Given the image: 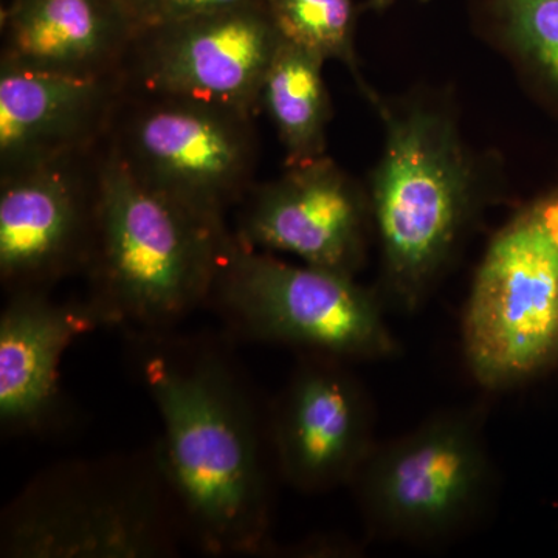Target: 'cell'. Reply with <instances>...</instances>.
<instances>
[{"mask_svg":"<svg viewBox=\"0 0 558 558\" xmlns=\"http://www.w3.org/2000/svg\"><path fill=\"white\" fill-rule=\"evenodd\" d=\"M132 368L160 414L154 440L189 545L211 557L274 550L275 468L263 409L230 340L126 332Z\"/></svg>","mask_w":558,"mask_h":558,"instance_id":"6da1fadb","label":"cell"},{"mask_svg":"<svg viewBox=\"0 0 558 558\" xmlns=\"http://www.w3.org/2000/svg\"><path fill=\"white\" fill-rule=\"evenodd\" d=\"M385 142L368 194L385 304L416 312L490 202L480 161L440 102L369 100Z\"/></svg>","mask_w":558,"mask_h":558,"instance_id":"7a4b0ae2","label":"cell"},{"mask_svg":"<svg viewBox=\"0 0 558 558\" xmlns=\"http://www.w3.org/2000/svg\"><path fill=\"white\" fill-rule=\"evenodd\" d=\"M234 231L150 191L102 150L97 234L86 301L101 326L124 332L178 328L208 306Z\"/></svg>","mask_w":558,"mask_h":558,"instance_id":"3957f363","label":"cell"},{"mask_svg":"<svg viewBox=\"0 0 558 558\" xmlns=\"http://www.w3.org/2000/svg\"><path fill=\"white\" fill-rule=\"evenodd\" d=\"M189 545L156 447L40 470L0 515L3 558H168Z\"/></svg>","mask_w":558,"mask_h":558,"instance_id":"277c9868","label":"cell"},{"mask_svg":"<svg viewBox=\"0 0 558 558\" xmlns=\"http://www.w3.org/2000/svg\"><path fill=\"white\" fill-rule=\"evenodd\" d=\"M461 330L470 376L487 391L558 369V182L521 204L488 241Z\"/></svg>","mask_w":558,"mask_h":558,"instance_id":"5b68a950","label":"cell"},{"mask_svg":"<svg viewBox=\"0 0 558 558\" xmlns=\"http://www.w3.org/2000/svg\"><path fill=\"white\" fill-rule=\"evenodd\" d=\"M484 417L480 407L442 410L376 444L348 486L371 537L436 546L480 523L497 490Z\"/></svg>","mask_w":558,"mask_h":558,"instance_id":"8992f818","label":"cell"},{"mask_svg":"<svg viewBox=\"0 0 558 558\" xmlns=\"http://www.w3.org/2000/svg\"><path fill=\"white\" fill-rule=\"evenodd\" d=\"M208 306L218 312L233 339L349 363L399 354L379 290L349 275L286 263L238 238L220 267Z\"/></svg>","mask_w":558,"mask_h":558,"instance_id":"52a82bcc","label":"cell"},{"mask_svg":"<svg viewBox=\"0 0 558 558\" xmlns=\"http://www.w3.org/2000/svg\"><path fill=\"white\" fill-rule=\"evenodd\" d=\"M253 119L229 106L128 87L106 148L146 189L226 219L256 183Z\"/></svg>","mask_w":558,"mask_h":558,"instance_id":"ba28073f","label":"cell"},{"mask_svg":"<svg viewBox=\"0 0 558 558\" xmlns=\"http://www.w3.org/2000/svg\"><path fill=\"white\" fill-rule=\"evenodd\" d=\"M282 40L269 2L256 0L140 32L123 75L131 89L197 98L256 116Z\"/></svg>","mask_w":558,"mask_h":558,"instance_id":"9c48e42d","label":"cell"},{"mask_svg":"<svg viewBox=\"0 0 558 558\" xmlns=\"http://www.w3.org/2000/svg\"><path fill=\"white\" fill-rule=\"evenodd\" d=\"M105 143L0 175V282L7 295L50 292L86 271L97 234Z\"/></svg>","mask_w":558,"mask_h":558,"instance_id":"30bf717a","label":"cell"},{"mask_svg":"<svg viewBox=\"0 0 558 558\" xmlns=\"http://www.w3.org/2000/svg\"><path fill=\"white\" fill-rule=\"evenodd\" d=\"M352 363L300 354L269 403V436L279 478L303 494L348 487L379 440L373 399Z\"/></svg>","mask_w":558,"mask_h":558,"instance_id":"8fae6325","label":"cell"},{"mask_svg":"<svg viewBox=\"0 0 558 558\" xmlns=\"http://www.w3.org/2000/svg\"><path fill=\"white\" fill-rule=\"evenodd\" d=\"M242 244L357 278L374 236L368 189L329 156L255 183L238 205Z\"/></svg>","mask_w":558,"mask_h":558,"instance_id":"7c38bea8","label":"cell"},{"mask_svg":"<svg viewBox=\"0 0 558 558\" xmlns=\"http://www.w3.org/2000/svg\"><path fill=\"white\" fill-rule=\"evenodd\" d=\"M101 328L86 299L57 301L50 292L7 295L0 312V429L3 438H49L75 424L61 385V362L80 337Z\"/></svg>","mask_w":558,"mask_h":558,"instance_id":"4fadbf2b","label":"cell"},{"mask_svg":"<svg viewBox=\"0 0 558 558\" xmlns=\"http://www.w3.org/2000/svg\"><path fill=\"white\" fill-rule=\"evenodd\" d=\"M126 92L123 73L83 78L0 62V175L100 148Z\"/></svg>","mask_w":558,"mask_h":558,"instance_id":"5bb4252c","label":"cell"},{"mask_svg":"<svg viewBox=\"0 0 558 558\" xmlns=\"http://www.w3.org/2000/svg\"><path fill=\"white\" fill-rule=\"evenodd\" d=\"M0 62L57 75H120L140 28L116 0H10Z\"/></svg>","mask_w":558,"mask_h":558,"instance_id":"9a60e30c","label":"cell"},{"mask_svg":"<svg viewBox=\"0 0 558 558\" xmlns=\"http://www.w3.org/2000/svg\"><path fill=\"white\" fill-rule=\"evenodd\" d=\"M325 62L314 51L284 39L264 80L260 108L277 130L286 167L328 156L332 105L323 76Z\"/></svg>","mask_w":558,"mask_h":558,"instance_id":"2e32d148","label":"cell"},{"mask_svg":"<svg viewBox=\"0 0 558 558\" xmlns=\"http://www.w3.org/2000/svg\"><path fill=\"white\" fill-rule=\"evenodd\" d=\"M494 39L558 120V0H484Z\"/></svg>","mask_w":558,"mask_h":558,"instance_id":"e0dca14e","label":"cell"},{"mask_svg":"<svg viewBox=\"0 0 558 558\" xmlns=\"http://www.w3.org/2000/svg\"><path fill=\"white\" fill-rule=\"evenodd\" d=\"M282 38L314 51L323 60L347 65L360 90L371 100L374 92L360 75L355 51V0H267Z\"/></svg>","mask_w":558,"mask_h":558,"instance_id":"ac0fdd59","label":"cell"},{"mask_svg":"<svg viewBox=\"0 0 558 558\" xmlns=\"http://www.w3.org/2000/svg\"><path fill=\"white\" fill-rule=\"evenodd\" d=\"M252 2L256 0H163L160 22L186 20L215 11L236 9Z\"/></svg>","mask_w":558,"mask_h":558,"instance_id":"d6986e66","label":"cell"},{"mask_svg":"<svg viewBox=\"0 0 558 558\" xmlns=\"http://www.w3.org/2000/svg\"><path fill=\"white\" fill-rule=\"evenodd\" d=\"M116 2L130 14L140 32L154 27L161 20L163 0H116Z\"/></svg>","mask_w":558,"mask_h":558,"instance_id":"ffe728a7","label":"cell"},{"mask_svg":"<svg viewBox=\"0 0 558 558\" xmlns=\"http://www.w3.org/2000/svg\"><path fill=\"white\" fill-rule=\"evenodd\" d=\"M396 2H398V0H368V5L371 10L384 11L395 5Z\"/></svg>","mask_w":558,"mask_h":558,"instance_id":"44dd1931","label":"cell"}]
</instances>
